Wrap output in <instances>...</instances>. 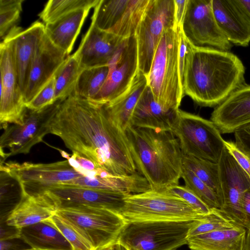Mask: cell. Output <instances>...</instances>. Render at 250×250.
Masks as SVG:
<instances>
[{
	"instance_id": "obj_38",
	"label": "cell",
	"mask_w": 250,
	"mask_h": 250,
	"mask_svg": "<svg viewBox=\"0 0 250 250\" xmlns=\"http://www.w3.org/2000/svg\"><path fill=\"white\" fill-rule=\"evenodd\" d=\"M60 151L62 156L66 158L73 167L84 176L95 177L102 175L105 171L97 167L90 160L77 152H73L72 155L69 156L65 151Z\"/></svg>"
},
{
	"instance_id": "obj_39",
	"label": "cell",
	"mask_w": 250,
	"mask_h": 250,
	"mask_svg": "<svg viewBox=\"0 0 250 250\" xmlns=\"http://www.w3.org/2000/svg\"><path fill=\"white\" fill-rule=\"evenodd\" d=\"M55 82L56 75L26 106L37 110L55 102Z\"/></svg>"
},
{
	"instance_id": "obj_11",
	"label": "cell",
	"mask_w": 250,
	"mask_h": 250,
	"mask_svg": "<svg viewBox=\"0 0 250 250\" xmlns=\"http://www.w3.org/2000/svg\"><path fill=\"white\" fill-rule=\"evenodd\" d=\"M2 168L21 183L23 192L28 195L42 193L45 188L58 185L69 184L83 175L67 160L48 164L1 162Z\"/></svg>"
},
{
	"instance_id": "obj_28",
	"label": "cell",
	"mask_w": 250,
	"mask_h": 250,
	"mask_svg": "<svg viewBox=\"0 0 250 250\" xmlns=\"http://www.w3.org/2000/svg\"><path fill=\"white\" fill-rule=\"evenodd\" d=\"M130 0H100L91 18L99 29L112 33L122 22Z\"/></svg>"
},
{
	"instance_id": "obj_26",
	"label": "cell",
	"mask_w": 250,
	"mask_h": 250,
	"mask_svg": "<svg viewBox=\"0 0 250 250\" xmlns=\"http://www.w3.org/2000/svg\"><path fill=\"white\" fill-rule=\"evenodd\" d=\"M90 10H78L45 24V34L55 45L68 55Z\"/></svg>"
},
{
	"instance_id": "obj_7",
	"label": "cell",
	"mask_w": 250,
	"mask_h": 250,
	"mask_svg": "<svg viewBox=\"0 0 250 250\" xmlns=\"http://www.w3.org/2000/svg\"><path fill=\"white\" fill-rule=\"evenodd\" d=\"M171 130L183 155L219 163L225 140L212 121L179 109Z\"/></svg>"
},
{
	"instance_id": "obj_6",
	"label": "cell",
	"mask_w": 250,
	"mask_h": 250,
	"mask_svg": "<svg viewBox=\"0 0 250 250\" xmlns=\"http://www.w3.org/2000/svg\"><path fill=\"white\" fill-rule=\"evenodd\" d=\"M126 223L146 221H188L204 215L183 199L163 191L127 195L120 213Z\"/></svg>"
},
{
	"instance_id": "obj_25",
	"label": "cell",
	"mask_w": 250,
	"mask_h": 250,
	"mask_svg": "<svg viewBox=\"0 0 250 250\" xmlns=\"http://www.w3.org/2000/svg\"><path fill=\"white\" fill-rule=\"evenodd\" d=\"M247 229L241 226L188 237L192 250H245Z\"/></svg>"
},
{
	"instance_id": "obj_15",
	"label": "cell",
	"mask_w": 250,
	"mask_h": 250,
	"mask_svg": "<svg viewBox=\"0 0 250 250\" xmlns=\"http://www.w3.org/2000/svg\"><path fill=\"white\" fill-rule=\"evenodd\" d=\"M46 195L57 209L83 205L105 208L120 213L127 194L73 185H58L45 188Z\"/></svg>"
},
{
	"instance_id": "obj_47",
	"label": "cell",
	"mask_w": 250,
	"mask_h": 250,
	"mask_svg": "<svg viewBox=\"0 0 250 250\" xmlns=\"http://www.w3.org/2000/svg\"><path fill=\"white\" fill-rule=\"evenodd\" d=\"M245 250H250V230H247Z\"/></svg>"
},
{
	"instance_id": "obj_12",
	"label": "cell",
	"mask_w": 250,
	"mask_h": 250,
	"mask_svg": "<svg viewBox=\"0 0 250 250\" xmlns=\"http://www.w3.org/2000/svg\"><path fill=\"white\" fill-rule=\"evenodd\" d=\"M181 28L193 45L225 51L232 47L216 22L212 0H188Z\"/></svg>"
},
{
	"instance_id": "obj_37",
	"label": "cell",
	"mask_w": 250,
	"mask_h": 250,
	"mask_svg": "<svg viewBox=\"0 0 250 250\" xmlns=\"http://www.w3.org/2000/svg\"><path fill=\"white\" fill-rule=\"evenodd\" d=\"M161 191L183 199L195 210L201 214H207L211 210L205 203L185 186L179 184L172 185Z\"/></svg>"
},
{
	"instance_id": "obj_1",
	"label": "cell",
	"mask_w": 250,
	"mask_h": 250,
	"mask_svg": "<svg viewBox=\"0 0 250 250\" xmlns=\"http://www.w3.org/2000/svg\"><path fill=\"white\" fill-rule=\"evenodd\" d=\"M50 133L59 137L72 152L112 175L138 172L125 132L109 119L102 105L70 96L51 122Z\"/></svg>"
},
{
	"instance_id": "obj_16",
	"label": "cell",
	"mask_w": 250,
	"mask_h": 250,
	"mask_svg": "<svg viewBox=\"0 0 250 250\" xmlns=\"http://www.w3.org/2000/svg\"><path fill=\"white\" fill-rule=\"evenodd\" d=\"M218 165L223 196L220 210L235 224L244 227L241 200L245 191L250 188V177L226 146Z\"/></svg>"
},
{
	"instance_id": "obj_8",
	"label": "cell",
	"mask_w": 250,
	"mask_h": 250,
	"mask_svg": "<svg viewBox=\"0 0 250 250\" xmlns=\"http://www.w3.org/2000/svg\"><path fill=\"white\" fill-rule=\"evenodd\" d=\"M56 213L76 227L89 241L94 250L116 242L126 224L120 213L87 206L59 208Z\"/></svg>"
},
{
	"instance_id": "obj_27",
	"label": "cell",
	"mask_w": 250,
	"mask_h": 250,
	"mask_svg": "<svg viewBox=\"0 0 250 250\" xmlns=\"http://www.w3.org/2000/svg\"><path fill=\"white\" fill-rule=\"evenodd\" d=\"M20 237L31 248L42 250H73L51 219L20 229Z\"/></svg>"
},
{
	"instance_id": "obj_31",
	"label": "cell",
	"mask_w": 250,
	"mask_h": 250,
	"mask_svg": "<svg viewBox=\"0 0 250 250\" xmlns=\"http://www.w3.org/2000/svg\"><path fill=\"white\" fill-rule=\"evenodd\" d=\"M183 165L212 189L222 202V190L218 163L183 155Z\"/></svg>"
},
{
	"instance_id": "obj_18",
	"label": "cell",
	"mask_w": 250,
	"mask_h": 250,
	"mask_svg": "<svg viewBox=\"0 0 250 250\" xmlns=\"http://www.w3.org/2000/svg\"><path fill=\"white\" fill-rule=\"evenodd\" d=\"M44 33L45 25L37 21L23 31L16 27L3 40L9 42L15 69L23 95L36 50Z\"/></svg>"
},
{
	"instance_id": "obj_49",
	"label": "cell",
	"mask_w": 250,
	"mask_h": 250,
	"mask_svg": "<svg viewBox=\"0 0 250 250\" xmlns=\"http://www.w3.org/2000/svg\"><path fill=\"white\" fill-rule=\"evenodd\" d=\"M125 250H128L127 248H125Z\"/></svg>"
},
{
	"instance_id": "obj_35",
	"label": "cell",
	"mask_w": 250,
	"mask_h": 250,
	"mask_svg": "<svg viewBox=\"0 0 250 250\" xmlns=\"http://www.w3.org/2000/svg\"><path fill=\"white\" fill-rule=\"evenodd\" d=\"M23 0H0V37L1 42L16 27L22 11Z\"/></svg>"
},
{
	"instance_id": "obj_45",
	"label": "cell",
	"mask_w": 250,
	"mask_h": 250,
	"mask_svg": "<svg viewBox=\"0 0 250 250\" xmlns=\"http://www.w3.org/2000/svg\"><path fill=\"white\" fill-rule=\"evenodd\" d=\"M233 1L250 25V0H233Z\"/></svg>"
},
{
	"instance_id": "obj_2",
	"label": "cell",
	"mask_w": 250,
	"mask_h": 250,
	"mask_svg": "<svg viewBox=\"0 0 250 250\" xmlns=\"http://www.w3.org/2000/svg\"><path fill=\"white\" fill-rule=\"evenodd\" d=\"M245 66L230 51L188 42L183 77L184 94L202 106L216 107L245 84Z\"/></svg>"
},
{
	"instance_id": "obj_21",
	"label": "cell",
	"mask_w": 250,
	"mask_h": 250,
	"mask_svg": "<svg viewBox=\"0 0 250 250\" xmlns=\"http://www.w3.org/2000/svg\"><path fill=\"white\" fill-rule=\"evenodd\" d=\"M57 209L46 195H28L23 192L21 200L7 214L5 222L9 226L20 229L51 218Z\"/></svg>"
},
{
	"instance_id": "obj_46",
	"label": "cell",
	"mask_w": 250,
	"mask_h": 250,
	"mask_svg": "<svg viewBox=\"0 0 250 250\" xmlns=\"http://www.w3.org/2000/svg\"><path fill=\"white\" fill-rule=\"evenodd\" d=\"M125 247L118 242L97 250H125Z\"/></svg>"
},
{
	"instance_id": "obj_42",
	"label": "cell",
	"mask_w": 250,
	"mask_h": 250,
	"mask_svg": "<svg viewBox=\"0 0 250 250\" xmlns=\"http://www.w3.org/2000/svg\"><path fill=\"white\" fill-rule=\"evenodd\" d=\"M241 209L244 219V227L250 230V188L244 193L241 200Z\"/></svg>"
},
{
	"instance_id": "obj_30",
	"label": "cell",
	"mask_w": 250,
	"mask_h": 250,
	"mask_svg": "<svg viewBox=\"0 0 250 250\" xmlns=\"http://www.w3.org/2000/svg\"><path fill=\"white\" fill-rule=\"evenodd\" d=\"M83 69L74 54L67 57L56 74V101L64 100L73 94L79 76Z\"/></svg>"
},
{
	"instance_id": "obj_5",
	"label": "cell",
	"mask_w": 250,
	"mask_h": 250,
	"mask_svg": "<svg viewBox=\"0 0 250 250\" xmlns=\"http://www.w3.org/2000/svg\"><path fill=\"white\" fill-rule=\"evenodd\" d=\"M198 219L128 223L117 242L128 250H176L187 244L189 231Z\"/></svg>"
},
{
	"instance_id": "obj_33",
	"label": "cell",
	"mask_w": 250,
	"mask_h": 250,
	"mask_svg": "<svg viewBox=\"0 0 250 250\" xmlns=\"http://www.w3.org/2000/svg\"><path fill=\"white\" fill-rule=\"evenodd\" d=\"M181 178L185 187L195 194L211 209L221 210L222 202L217 195L192 171L183 166Z\"/></svg>"
},
{
	"instance_id": "obj_23",
	"label": "cell",
	"mask_w": 250,
	"mask_h": 250,
	"mask_svg": "<svg viewBox=\"0 0 250 250\" xmlns=\"http://www.w3.org/2000/svg\"><path fill=\"white\" fill-rule=\"evenodd\" d=\"M178 110H168L162 107L155 100L147 85L135 108L130 126L171 130Z\"/></svg>"
},
{
	"instance_id": "obj_3",
	"label": "cell",
	"mask_w": 250,
	"mask_h": 250,
	"mask_svg": "<svg viewBox=\"0 0 250 250\" xmlns=\"http://www.w3.org/2000/svg\"><path fill=\"white\" fill-rule=\"evenodd\" d=\"M125 133L136 170L152 190L179 184L183 154L172 130L129 126Z\"/></svg>"
},
{
	"instance_id": "obj_17",
	"label": "cell",
	"mask_w": 250,
	"mask_h": 250,
	"mask_svg": "<svg viewBox=\"0 0 250 250\" xmlns=\"http://www.w3.org/2000/svg\"><path fill=\"white\" fill-rule=\"evenodd\" d=\"M68 55L57 47L44 33L31 66L23 97L29 104L57 74Z\"/></svg>"
},
{
	"instance_id": "obj_40",
	"label": "cell",
	"mask_w": 250,
	"mask_h": 250,
	"mask_svg": "<svg viewBox=\"0 0 250 250\" xmlns=\"http://www.w3.org/2000/svg\"><path fill=\"white\" fill-rule=\"evenodd\" d=\"M224 144L229 153L250 177V158L239 149L235 143L225 141Z\"/></svg>"
},
{
	"instance_id": "obj_4",
	"label": "cell",
	"mask_w": 250,
	"mask_h": 250,
	"mask_svg": "<svg viewBox=\"0 0 250 250\" xmlns=\"http://www.w3.org/2000/svg\"><path fill=\"white\" fill-rule=\"evenodd\" d=\"M147 85L155 100L168 110H178L184 95L179 62L178 27L166 30L156 49Z\"/></svg>"
},
{
	"instance_id": "obj_13",
	"label": "cell",
	"mask_w": 250,
	"mask_h": 250,
	"mask_svg": "<svg viewBox=\"0 0 250 250\" xmlns=\"http://www.w3.org/2000/svg\"><path fill=\"white\" fill-rule=\"evenodd\" d=\"M107 78L92 101L104 105L122 94L139 72L136 36L125 39L108 64Z\"/></svg>"
},
{
	"instance_id": "obj_48",
	"label": "cell",
	"mask_w": 250,
	"mask_h": 250,
	"mask_svg": "<svg viewBox=\"0 0 250 250\" xmlns=\"http://www.w3.org/2000/svg\"><path fill=\"white\" fill-rule=\"evenodd\" d=\"M25 250H38V249H33V248H29V249H27Z\"/></svg>"
},
{
	"instance_id": "obj_19",
	"label": "cell",
	"mask_w": 250,
	"mask_h": 250,
	"mask_svg": "<svg viewBox=\"0 0 250 250\" xmlns=\"http://www.w3.org/2000/svg\"><path fill=\"white\" fill-rule=\"evenodd\" d=\"M124 39L99 29L91 22L74 54L83 69L106 65Z\"/></svg>"
},
{
	"instance_id": "obj_20",
	"label": "cell",
	"mask_w": 250,
	"mask_h": 250,
	"mask_svg": "<svg viewBox=\"0 0 250 250\" xmlns=\"http://www.w3.org/2000/svg\"><path fill=\"white\" fill-rule=\"evenodd\" d=\"M210 121L223 134L250 125V85L242 86L215 107Z\"/></svg>"
},
{
	"instance_id": "obj_32",
	"label": "cell",
	"mask_w": 250,
	"mask_h": 250,
	"mask_svg": "<svg viewBox=\"0 0 250 250\" xmlns=\"http://www.w3.org/2000/svg\"><path fill=\"white\" fill-rule=\"evenodd\" d=\"M99 0H51L46 3L39 16L46 24L51 23L75 11L95 7Z\"/></svg>"
},
{
	"instance_id": "obj_29",
	"label": "cell",
	"mask_w": 250,
	"mask_h": 250,
	"mask_svg": "<svg viewBox=\"0 0 250 250\" xmlns=\"http://www.w3.org/2000/svg\"><path fill=\"white\" fill-rule=\"evenodd\" d=\"M108 73V65L83 69L72 95L92 101L105 83Z\"/></svg>"
},
{
	"instance_id": "obj_36",
	"label": "cell",
	"mask_w": 250,
	"mask_h": 250,
	"mask_svg": "<svg viewBox=\"0 0 250 250\" xmlns=\"http://www.w3.org/2000/svg\"><path fill=\"white\" fill-rule=\"evenodd\" d=\"M53 222L72 246L73 250H94L89 241L71 223L56 213Z\"/></svg>"
},
{
	"instance_id": "obj_34",
	"label": "cell",
	"mask_w": 250,
	"mask_h": 250,
	"mask_svg": "<svg viewBox=\"0 0 250 250\" xmlns=\"http://www.w3.org/2000/svg\"><path fill=\"white\" fill-rule=\"evenodd\" d=\"M236 225L232 220L220 210L212 209L197 220L196 224L191 229L189 237L204 234L217 230L231 228Z\"/></svg>"
},
{
	"instance_id": "obj_10",
	"label": "cell",
	"mask_w": 250,
	"mask_h": 250,
	"mask_svg": "<svg viewBox=\"0 0 250 250\" xmlns=\"http://www.w3.org/2000/svg\"><path fill=\"white\" fill-rule=\"evenodd\" d=\"M177 28L174 0H150L135 34L139 71L148 75L157 46L164 32Z\"/></svg>"
},
{
	"instance_id": "obj_44",
	"label": "cell",
	"mask_w": 250,
	"mask_h": 250,
	"mask_svg": "<svg viewBox=\"0 0 250 250\" xmlns=\"http://www.w3.org/2000/svg\"><path fill=\"white\" fill-rule=\"evenodd\" d=\"M25 243L20 237L0 240V250H25L23 248Z\"/></svg>"
},
{
	"instance_id": "obj_43",
	"label": "cell",
	"mask_w": 250,
	"mask_h": 250,
	"mask_svg": "<svg viewBox=\"0 0 250 250\" xmlns=\"http://www.w3.org/2000/svg\"><path fill=\"white\" fill-rule=\"evenodd\" d=\"M175 20L177 27H181L186 13L188 0H174Z\"/></svg>"
},
{
	"instance_id": "obj_9",
	"label": "cell",
	"mask_w": 250,
	"mask_h": 250,
	"mask_svg": "<svg viewBox=\"0 0 250 250\" xmlns=\"http://www.w3.org/2000/svg\"><path fill=\"white\" fill-rule=\"evenodd\" d=\"M63 100H58L37 110L26 106L23 123L4 128L0 138L1 160L4 161L10 156L26 154L34 146L42 141L44 137L50 133L51 122Z\"/></svg>"
},
{
	"instance_id": "obj_41",
	"label": "cell",
	"mask_w": 250,
	"mask_h": 250,
	"mask_svg": "<svg viewBox=\"0 0 250 250\" xmlns=\"http://www.w3.org/2000/svg\"><path fill=\"white\" fill-rule=\"evenodd\" d=\"M234 134L236 145L250 158V125L239 128Z\"/></svg>"
},
{
	"instance_id": "obj_24",
	"label": "cell",
	"mask_w": 250,
	"mask_h": 250,
	"mask_svg": "<svg viewBox=\"0 0 250 250\" xmlns=\"http://www.w3.org/2000/svg\"><path fill=\"white\" fill-rule=\"evenodd\" d=\"M147 86L146 76L139 71L122 94L103 105L109 119L123 131L130 125L135 108Z\"/></svg>"
},
{
	"instance_id": "obj_22",
	"label": "cell",
	"mask_w": 250,
	"mask_h": 250,
	"mask_svg": "<svg viewBox=\"0 0 250 250\" xmlns=\"http://www.w3.org/2000/svg\"><path fill=\"white\" fill-rule=\"evenodd\" d=\"M216 22L228 41L232 44L248 46L250 42V25L233 0H212Z\"/></svg>"
},
{
	"instance_id": "obj_14",
	"label": "cell",
	"mask_w": 250,
	"mask_h": 250,
	"mask_svg": "<svg viewBox=\"0 0 250 250\" xmlns=\"http://www.w3.org/2000/svg\"><path fill=\"white\" fill-rule=\"evenodd\" d=\"M0 123L3 129L8 124L21 125L26 105L15 69L9 42L0 45Z\"/></svg>"
}]
</instances>
